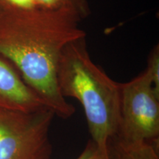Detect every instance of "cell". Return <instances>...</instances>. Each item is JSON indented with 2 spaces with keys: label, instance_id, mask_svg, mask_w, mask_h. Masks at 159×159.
Wrapping results in <instances>:
<instances>
[{
  "label": "cell",
  "instance_id": "1",
  "mask_svg": "<svg viewBox=\"0 0 159 159\" xmlns=\"http://www.w3.org/2000/svg\"><path fill=\"white\" fill-rule=\"evenodd\" d=\"M73 6L47 10L6 8L0 13V55L55 115L69 119L75 108L60 91L57 71L67 45L86 36Z\"/></svg>",
  "mask_w": 159,
  "mask_h": 159
},
{
  "label": "cell",
  "instance_id": "2",
  "mask_svg": "<svg viewBox=\"0 0 159 159\" xmlns=\"http://www.w3.org/2000/svg\"><path fill=\"white\" fill-rule=\"evenodd\" d=\"M57 80L61 94L76 99L82 105L91 140L107 151L111 137L117 134L120 111V84L91 60L85 38L63 49Z\"/></svg>",
  "mask_w": 159,
  "mask_h": 159
},
{
  "label": "cell",
  "instance_id": "3",
  "mask_svg": "<svg viewBox=\"0 0 159 159\" xmlns=\"http://www.w3.org/2000/svg\"><path fill=\"white\" fill-rule=\"evenodd\" d=\"M51 109L0 110V159H52Z\"/></svg>",
  "mask_w": 159,
  "mask_h": 159
},
{
  "label": "cell",
  "instance_id": "4",
  "mask_svg": "<svg viewBox=\"0 0 159 159\" xmlns=\"http://www.w3.org/2000/svg\"><path fill=\"white\" fill-rule=\"evenodd\" d=\"M120 84V111L116 134L127 142H158L159 92L149 71Z\"/></svg>",
  "mask_w": 159,
  "mask_h": 159
},
{
  "label": "cell",
  "instance_id": "5",
  "mask_svg": "<svg viewBox=\"0 0 159 159\" xmlns=\"http://www.w3.org/2000/svg\"><path fill=\"white\" fill-rule=\"evenodd\" d=\"M45 108L42 99L26 84L14 66L0 55V110L32 112Z\"/></svg>",
  "mask_w": 159,
  "mask_h": 159
},
{
  "label": "cell",
  "instance_id": "6",
  "mask_svg": "<svg viewBox=\"0 0 159 159\" xmlns=\"http://www.w3.org/2000/svg\"><path fill=\"white\" fill-rule=\"evenodd\" d=\"M158 142H127L116 135L107 144L108 159H159Z\"/></svg>",
  "mask_w": 159,
  "mask_h": 159
},
{
  "label": "cell",
  "instance_id": "7",
  "mask_svg": "<svg viewBox=\"0 0 159 159\" xmlns=\"http://www.w3.org/2000/svg\"><path fill=\"white\" fill-rule=\"evenodd\" d=\"M147 70L151 75L153 82L154 88L159 92V48L158 46L155 47L151 51L148 61Z\"/></svg>",
  "mask_w": 159,
  "mask_h": 159
},
{
  "label": "cell",
  "instance_id": "8",
  "mask_svg": "<svg viewBox=\"0 0 159 159\" xmlns=\"http://www.w3.org/2000/svg\"><path fill=\"white\" fill-rule=\"evenodd\" d=\"M76 159H108V157L107 151L99 149L91 139L85 145L83 152Z\"/></svg>",
  "mask_w": 159,
  "mask_h": 159
},
{
  "label": "cell",
  "instance_id": "9",
  "mask_svg": "<svg viewBox=\"0 0 159 159\" xmlns=\"http://www.w3.org/2000/svg\"><path fill=\"white\" fill-rule=\"evenodd\" d=\"M2 1L5 4L6 8L31 10L38 7L35 0H2Z\"/></svg>",
  "mask_w": 159,
  "mask_h": 159
},
{
  "label": "cell",
  "instance_id": "10",
  "mask_svg": "<svg viewBox=\"0 0 159 159\" xmlns=\"http://www.w3.org/2000/svg\"><path fill=\"white\" fill-rule=\"evenodd\" d=\"M35 2L38 7L47 10L59 9L68 5L72 6L68 0H35Z\"/></svg>",
  "mask_w": 159,
  "mask_h": 159
},
{
  "label": "cell",
  "instance_id": "11",
  "mask_svg": "<svg viewBox=\"0 0 159 159\" xmlns=\"http://www.w3.org/2000/svg\"><path fill=\"white\" fill-rule=\"evenodd\" d=\"M68 1L77 10L82 19L86 17L90 13L87 0H68Z\"/></svg>",
  "mask_w": 159,
  "mask_h": 159
},
{
  "label": "cell",
  "instance_id": "12",
  "mask_svg": "<svg viewBox=\"0 0 159 159\" xmlns=\"http://www.w3.org/2000/svg\"><path fill=\"white\" fill-rule=\"evenodd\" d=\"M5 8L6 7L5 4L3 3V2L2 1V0H0V13H1Z\"/></svg>",
  "mask_w": 159,
  "mask_h": 159
}]
</instances>
